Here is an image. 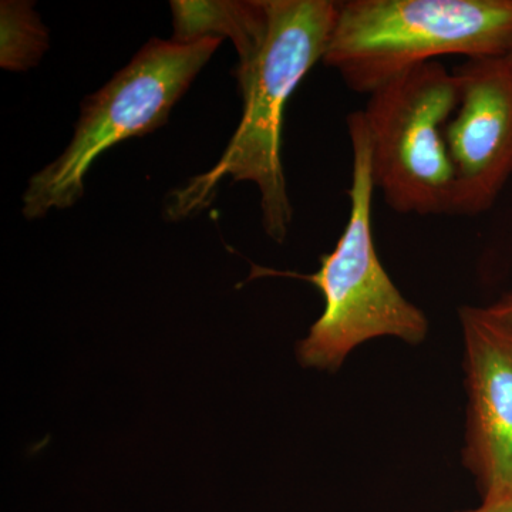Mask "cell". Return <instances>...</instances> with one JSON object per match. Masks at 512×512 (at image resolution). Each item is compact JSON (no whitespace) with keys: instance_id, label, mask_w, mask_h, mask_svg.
<instances>
[{"instance_id":"11","label":"cell","mask_w":512,"mask_h":512,"mask_svg":"<svg viewBox=\"0 0 512 512\" xmlns=\"http://www.w3.org/2000/svg\"><path fill=\"white\" fill-rule=\"evenodd\" d=\"M458 512H512V498L510 500L490 501V503H483L481 507L474 508V510Z\"/></svg>"},{"instance_id":"4","label":"cell","mask_w":512,"mask_h":512,"mask_svg":"<svg viewBox=\"0 0 512 512\" xmlns=\"http://www.w3.org/2000/svg\"><path fill=\"white\" fill-rule=\"evenodd\" d=\"M220 43L211 37L191 43L151 39L106 86L84 99L69 146L30 178L23 195L25 217L37 220L73 207L101 154L163 127Z\"/></svg>"},{"instance_id":"2","label":"cell","mask_w":512,"mask_h":512,"mask_svg":"<svg viewBox=\"0 0 512 512\" xmlns=\"http://www.w3.org/2000/svg\"><path fill=\"white\" fill-rule=\"evenodd\" d=\"M352 147L350 208L345 229L329 254L320 256L316 274L275 272L254 268L255 275H285L315 285L323 295L325 309L298 343L299 362L305 367L335 372L353 349L376 338L423 342L429 320L407 301L380 262L373 234V183L369 143L362 110L348 117Z\"/></svg>"},{"instance_id":"7","label":"cell","mask_w":512,"mask_h":512,"mask_svg":"<svg viewBox=\"0 0 512 512\" xmlns=\"http://www.w3.org/2000/svg\"><path fill=\"white\" fill-rule=\"evenodd\" d=\"M468 394L464 466L483 503L512 498V333L488 308L460 309Z\"/></svg>"},{"instance_id":"12","label":"cell","mask_w":512,"mask_h":512,"mask_svg":"<svg viewBox=\"0 0 512 512\" xmlns=\"http://www.w3.org/2000/svg\"><path fill=\"white\" fill-rule=\"evenodd\" d=\"M510 57H512V55H510Z\"/></svg>"},{"instance_id":"10","label":"cell","mask_w":512,"mask_h":512,"mask_svg":"<svg viewBox=\"0 0 512 512\" xmlns=\"http://www.w3.org/2000/svg\"><path fill=\"white\" fill-rule=\"evenodd\" d=\"M488 311L512 333V289L504 293L493 305L488 306Z\"/></svg>"},{"instance_id":"9","label":"cell","mask_w":512,"mask_h":512,"mask_svg":"<svg viewBox=\"0 0 512 512\" xmlns=\"http://www.w3.org/2000/svg\"><path fill=\"white\" fill-rule=\"evenodd\" d=\"M2 52L0 64L12 72L36 66L49 46V36L32 3L6 0L0 8Z\"/></svg>"},{"instance_id":"6","label":"cell","mask_w":512,"mask_h":512,"mask_svg":"<svg viewBox=\"0 0 512 512\" xmlns=\"http://www.w3.org/2000/svg\"><path fill=\"white\" fill-rule=\"evenodd\" d=\"M453 72L458 104L446 127L451 215L474 217L493 207L512 175V57L466 60Z\"/></svg>"},{"instance_id":"8","label":"cell","mask_w":512,"mask_h":512,"mask_svg":"<svg viewBox=\"0 0 512 512\" xmlns=\"http://www.w3.org/2000/svg\"><path fill=\"white\" fill-rule=\"evenodd\" d=\"M175 42L229 39L238 56L247 55L258 42L266 22L265 0L251 2H171Z\"/></svg>"},{"instance_id":"1","label":"cell","mask_w":512,"mask_h":512,"mask_svg":"<svg viewBox=\"0 0 512 512\" xmlns=\"http://www.w3.org/2000/svg\"><path fill=\"white\" fill-rule=\"evenodd\" d=\"M264 32L239 57L237 79L244 110L234 136L214 167L168 195V220H183L207 208L222 181H247L261 194L262 224L284 241L293 208L282 161L286 103L299 83L322 62L335 23L333 0H265Z\"/></svg>"},{"instance_id":"3","label":"cell","mask_w":512,"mask_h":512,"mask_svg":"<svg viewBox=\"0 0 512 512\" xmlns=\"http://www.w3.org/2000/svg\"><path fill=\"white\" fill-rule=\"evenodd\" d=\"M512 55V0H345L322 62L370 94L443 56Z\"/></svg>"},{"instance_id":"5","label":"cell","mask_w":512,"mask_h":512,"mask_svg":"<svg viewBox=\"0 0 512 512\" xmlns=\"http://www.w3.org/2000/svg\"><path fill=\"white\" fill-rule=\"evenodd\" d=\"M457 104V76L440 62L412 67L369 94L362 114L370 170L376 190L394 212H453L446 127Z\"/></svg>"}]
</instances>
